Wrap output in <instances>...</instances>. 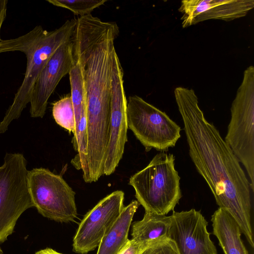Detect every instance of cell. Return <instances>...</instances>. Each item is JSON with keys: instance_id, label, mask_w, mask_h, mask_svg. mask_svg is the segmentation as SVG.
<instances>
[{"instance_id": "1", "label": "cell", "mask_w": 254, "mask_h": 254, "mask_svg": "<svg viewBox=\"0 0 254 254\" xmlns=\"http://www.w3.org/2000/svg\"><path fill=\"white\" fill-rule=\"evenodd\" d=\"M174 95L196 169L219 207L232 215L253 248L251 185L240 163L219 131L205 118L195 91L178 87Z\"/></svg>"}, {"instance_id": "18", "label": "cell", "mask_w": 254, "mask_h": 254, "mask_svg": "<svg viewBox=\"0 0 254 254\" xmlns=\"http://www.w3.org/2000/svg\"><path fill=\"white\" fill-rule=\"evenodd\" d=\"M141 254H178L174 243L169 238L156 241Z\"/></svg>"}, {"instance_id": "12", "label": "cell", "mask_w": 254, "mask_h": 254, "mask_svg": "<svg viewBox=\"0 0 254 254\" xmlns=\"http://www.w3.org/2000/svg\"><path fill=\"white\" fill-rule=\"evenodd\" d=\"M254 0H184L179 11L183 28L209 19L229 21L246 16Z\"/></svg>"}, {"instance_id": "3", "label": "cell", "mask_w": 254, "mask_h": 254, "mask_svg": "<svg viewBox=\"0 0 254 254\" xmlns=\"http://www.w3.org/2000/svg\"><path fill=\"white\" fill-rule=\"evenodd\" d=\"M173 154H157L142 170L131 176L129 185L145 212L165 215L174 210L182 197L180 177Z\"/></svg>"}, {"instance_id": "21", "label": "cell", "mask_w": 254, "mask_h": 254, "mask_svg": "<svg viewBox=\"0 0 254 254\" xmlns=\"http://www.w3.org/2000/svg\"><path fill=\"white\" fill-rule=\"evenodd\" d=\"M35 254H63L60 253L52 249L46 248L45 249L41 250L35 253Z\"/></svg>"}, {"instance_id": "6", "label": "cell", "mask_w": 254, "mask_h": 254, "mask_svg": "<svg viewBox=\"0 0 254 254\" xmlns=\"http://www.w3.org/2000/svg\"><path fill=\"white\" fill-rule=\"evenodd\" d=\"M128 129L144 147L146 151L155 149L166 151L175 146L181 128L167 114L137 95L127 100Z\"/></svg>"}, {"instance_id": "14", "label": "cell", "mask_w": 254, "mask_h": 254, "mask_svg": "<svg viewBox=\"0 0 254 254\" xmlns=\"http://www.w3.org/2000/svg\"><path fill=\"white\" fill-rule=\"evenodd\" d=\"M139 203L133 200L123 208L120 215L102 238L97 254H118L129 241L128 234Z\"/></svg>"}, {"instance_id": "9", "label": "cell", "mask_w": 254, "mask_h": 254, "mask_svg": "<svg viewBox=\"0 0 254 254\" xmlns=\"http://www.w3.org/2000/svg\"><path fill=\"white\" fill-rule=\"evenodd\" d=\"M125 194L113 191L102 199L84 216L73 240V251L85 254L98 247L124 207Z\"/></svg>"}, {"instance_id": "5", "label": "cell", "mask_w": 254, "mask_h": 254, "mask_svg": "<svg viewBox=\"0 0 254 254\" xmlns=\"http://www.w3.org/2000/svg\"><path fill=\"white\" fill-rule=\"evenodd\" d=\"M27 160L20 153H6L0 166V245L13 232L18 219L34 207L27 184Z\"/></svg>"}, {"instance_id": "16", "label": "cell", "mask_w": 254, "mask_h": 254, "mask_svg": "<svg viewBox=\"0 0 254 254\" xmlns=\"http://www.w3.org/2000/svg\"><path fill=\"white\" fill-rule=\"evenodd\" d=\"M52 114L57 124L69 133L75 134L74 112L70 95L65 96L54 103Z\"/></svg>"}, {"instance_id": "22", "label": "cell", "mask_w": 254, "mask_h": 254, "mask_svg": "<svg viewBox=\"0 0 254 254\" xmlns=\"http://www.w3.org/2000/svg\"><path fill=\"white\" fill-rule=\"evenodd\" d=\"M0 254H3V251H2V250L0 248Z\"/></svg>"}, {"instance_id": "8", "label": "cell", "mask_w": 254, "mask_h": 254, "mask_svg": "<svg viewBox=\"0 0 254 254\" xmlns=\"http://www.w3.org/2000/svg\"><path fill=\"white\" fill-rule=\"evenodd\" d=\"M124 71L115 51L113 54L111 76V108L110 136L105 153L104 175L115 171L123 157L127 140V104L124 86Z\"/></svg>"}, {"instance_id": "2", "label": "cell", "mask_w": 254, "mask_h": 254, "mask_svg": "<svg viewBox=\"0 0 254 254\" xmlns=\"http://www.w3.org/2000/svg\"><path fill=\"white\" fill-rule=\"evenodd\" d=\"M75 25L76 19H72L51 31L38 25L17 38L0 39V54L19 51L23 53L27 58L23 80L0 123V134L4 133L11 122L20 117L22 111L30 102L34 84L41 70L54 53L71 40Z\"/></svg>"}, {"instance_id": "19", "label": "cell", "mask_w": 254, "mask_h": 254, "mask_svg": "<svg viewBox=\"0 0 254 254\" xmlns=\"http://www.w3.org/2000/svg\"><path fill=\"white\" fill-rule=\"evenodd\" d=\"M153 243L139 242L131 239L118 254H141Z\"/></svg>"}, {"instance_id": "11", "label": "cell", "mask_w": 254, "mask_h": 254, "mask_svg": "<svg viewBox=\"0 0 254 254\" xmlns=\"http://www.w3.org/2000/svg\"><path fill=\"white\" fill-rule=\"evenodd\" d=\"M74 63L71 39L54 53L38 75L30 99L31 117H44L50 97L62 78L69 73Z\"/></svg>"}, {"instance_id": "17", "label": "cell", "mask_w": 254, "mask_h": 254, "mask_svg": "<svg viewBox=\"0 0 254 254\" xmlns=\"http://www.w3.org/2000/svg\"><path fill=\"white\" fill-rule=\"evenodd\" d=\"M47 2L58 7L70 10L79 17L91 14L96 8L103 5L107 0H47Z\"/></svg>"}, {"instance_id": "7", "label": "cell", "mask_w": 254, "mask_h": 254, "mask_svg": "<svg viewBox=\"0 0 254 254\" xmlns=\"http://www.w3.org/2000/svg\"><path fill=\"white\" fill-rule=\"evenodd\" d=\"M27 184L34 207L43 216L62 223L76 218L75 193L62 176L36 168L28 171Z\"/></svg>"}, {"instance_id": "10", "label": "cell", "mask_w": 254, "mask_h": 254, "mask_svg": "<svg viewBox=\"0 0 254 254\" xmlns=\"http://www.w3.org/2000/svg\"><path fill=\"white\" fill-rule=\"evenodd\" d=\"M171 218L168 238L178 254H217L207 230L208 222L200 211H173Z\"/></svg>"}, {"instance_id": "13", "label": "cell", "mask_w": 254, "mask_h": 254, "mask_svg": "<svg viewBox=\"0 0 254 254\" xmlns=\"http://www.w3.org/2000/svg\"><path fill=\"white\" fill-rule=\"evenodd\" d=\"M213 233L224 254H248L241 238V228L232 215L219 207L211 216Z\"/></svg>"}, {"instance_id": "15", "label": "cell", "mask_w": 254, "mask_h": 254, "mask_svg": "<svg viewBox=\"0 0 254 254\" xmlns=\"http://www.w3.org/2000/svg\"><path fill=\"white\" fill-rule=\"evenodd\" d=\"M171 223V216L145 212L141 220L133 223L132 239L139 242L152 243L168 238Z\"/></svg>"}, {"instance_id": "20", "label": "cell", "mask_w": 254, "mask_h": 254, "mask_svg": "<svg viewBox=\"0 0 254 254\" xmlns=\"http://www.w3.org/2000/svg\"><path fill=\"white\" fill-rule=\"evenodd\" d=\"M7 2V0H0V31L2 24L6 17Z\"/></svg>"}, {"instance_id": "4", "label": "cell", "mask_w": 254, "mask_h": 254, "mask_svg": "<svg viewBox=\"0 0 254 254\" xmlns=\"http://www.w3.org/2000/svg\"><path fill=\"white\" fill-rule=\"evenodd\" d=\"M225 141L246 170L254 191V66L244 71L231 107Z\"/></svg>"}]
</instances>
